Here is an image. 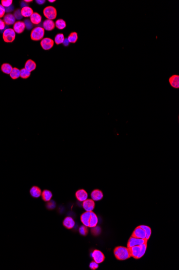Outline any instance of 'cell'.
<instances>
[{"label": "cell", "instance_id": "30bf717a", "mask_svg": "<svg viewBox=\"0 0 179 270\" xmlns=\"http://www.w3.org/2000/svg\"><path fill=\"white\" fill-rule=\"evenodd\" d=\"M75 196L76 198H77V200L80 202H83L84 201L86 200V199H88V194L86 192V190L80 189L78 190L76 192Z\"/></svg>", "mask_w": 179, "mask_h": 270}, {"label": "cell", "instance_id": "f6af8a7d", "mask_svg": "<svg viewBox=\"0 0 179 270\" xmlns=\"http://www.w3.org/2000/svg\"><path fill=\"white\" fill-rule=\"evenodd\" d=\"M24 2H32V0H31V1H29V0H28V1H26V0H25V1H24Z\"/></svg>", "mask_w": 179, "mask_h": 270}, {"label": "cell", "instance_id": "2e32d148", "mask_svg": "<svg viewBox=\"0 0 179 270\" xmlns=\"http://www.w3.org/2000/svg\"><path fill=\"white\" fill-rule=\"evenodd\" d=\"M41 193L42 191L41 189L36 185L33 186L30 190L31 196L33 198H39V197L41 196Z\"/></svg>", "mask_w": 179, "mask_h": 270}, {"label": "cell", "instance_id": "ffe728a7", "mask_svg": "<svg viewBox=\"0 0 179 270\" xmlns=\"http://www.w3.org/2000/svg\"><path fill=\"white\" fill-rule=\"evenodd\" d=\"M15 18L13 15L11 14H7L3 18V21L5 22V24L7 25H12L15 24Z\"/></svg>", "mask_w": 179, "mask_h": 270}, {"label": "cell", "instance_id": "5bb4252c", "mask_svg": "<svg viewBox=\"0 0 179 270\" xmlns=\"http://www.w3.org/2000/svg\"><path fill=\"white\" fill-rule=\"evenodd\" d=\"M169 83L170 85L174 89L179 88V76L177 74H174L169 78Z\"/></svg>", "mask_w": 179, "mask_h": 270}, {"label": "cell", "instance_id": "83f0119b", "mask_svg": "<svg viewBox=\"0 0 179 270\" xmlns=\"http://www.w3.org/2000/svg\"><path fill=\"white\" fill-rule=\"evenodd\" d=\"M10 76L13 80L18 78L20 77V70L17 68H13L10 73Z\"/></svg>", "mask_w": 179, "mask_h": 270}, {"label": "cell", "instance_id": "9c48e42d", "mask_svg": "<svg viewBox=\"0 0 179 270\" xmlns=\"http://www.w3.org/2000/svg\"><path fill=\"white\" fill-rule=\"evenodd\" d=\"M83 207L86 211H92L95 207V201L92 199H86L83 202Z\"/></svg>", "mask_w": 179, "mask_h": 270}, {"label": "cell", "instance_id": "7bdbcfd3", "mask_svg": "<svg viewBox=\"0 0 179 270\" xmlns=\"http://www.w3.org/2000/svg\"><path fill=\"white\" fill-rule=\"evenodd\" d=\"M36 2L38 3V4H39V5H43L45 3V0H37L36 1Z\"/></svg>", "mask_w": 179, "mask_h": 270}, {"label": "cell", "instance_id": "52a82bcc", "mask_svg": "<svg viewBox=\"0 0 179 270\" xmlns=\"http://www.w3.org/2000/svg\"><path fill=\"white\" fill-rule=\"evenodd\" d=\"M91 257L97 263H102L105 260V256L103 253L98 250H95L91 253Z\"/></svg>", "mask_w": 179, "mask_h": 270}, {"label": "cell", "instance_id": "60d3db41", "mask_svg": "<svg viewBox=\"0 0 179 270\" xmlns=\"http://www.w3.org/2000/svg\"><path fill=\"white\" fill-rule=\"evenodd\" d=\"M13 9H14V8H13V7L12 6H10L9 7H8V8H5V9H6V12H7V13L13 11Z\"/></svg>", "mask_w": 179, "mask_h": 270}, {"label": "cell", "instance_id": "3957f363", "mask_svg": "<svg viewBox=\"0 0 179 270\" xmlns=\"http://www.w3.org/2000/svg\"><path fill=\"white\" fill-rule=\"evenodd\" d=\"M45 29L40 26H37L33 29L31 33V38L33 41H38L43 39Z\"/></svg>", "mask_w": 179, "mask_h": 270}, {"label": "cell", "instance_id": "f35d334b", "mask_svg": "<svg viewBox=\"0 0 179 270\" xmlns=\"http://www.w3.org/2000/svg\"><path fill=\"white\" fill-rule=\"evenodd\" d=\"M5 13H6V9L5 7H3L2 5H0V18L4 17Z\"/></svg>", "mask_w": 179, "mask_h": 270}, {"label": "cell", "instance_id": "d4e9b609", "mask_svg": "<svg viewBox=\"0 0 179 270\" xmlns=\"http://www.w3.org/2000/svg\"><path fill=\"white\" fill-rule=\"evenodd\" d=\"M13 69V66L8 63H4L1 66L2 71L6 74H10Z\"/></svg>", "mask_w": 179, "mask_h": 270}, {"label": "cell", "instance_id": "603a6c76", "mask_svg": "<svg viewBox=\"0 0 179 270\" xmlns=\"http://www.w3.org/2000/svg\"><path fill=\"white\" fill-rule=\"evenodd\" d=\"M36 66L35 63L31 59H28L25 64V68L30 72L34 71L36 69Z\"/></svg>", "mask_w": 179, "mask_h": 270}, {"label": "cell", "instance_id": "484cf974", "mask_svg": "<svg viewBox=\"0 0 179 270\" xmlns=\"http://www.w3.org/2000/svg\"><path fill=\"white\" fill-rule=\"evenodd\" d=\"M55 25L57 28L60 30H63L66 27V22H65V20L62 19H58L56 20V22L55 23Z\"/></svg>", "mask_w": 179, "mask_h": 270}, {"label": "cell", "instance_id": "e0dca14e", "mask_svg": "<svg viewBox=\"0 0 179 270\" xmlns=\"http://www.w3.org/2000/svg\"><path fill=\"white\" fill-rule=\"evenodd\" d=\"M63 226L68 229H71L75 227V222L71 217H67L63 221Z\"/></svg>", "mask_w": 179, "mask_h": 270}, {"label": "cell", "instance_id": "1f68e13d", "mask_svg": "<svg viewBox=\"0 0 179 270\" xmlns=\"http://www.w3.org/2000/svg\"><path fill=\"white\" fill-rule=\"evenodd\" d=\"M46 207L48 210H53L56 207V203L53 200H50L47 202L46 204Z\"/></svg>", "mask_w": 179, "mask_h": 270}, {"label": "cell", "instance_id": "836d02e7", "mask_svg": "<svg viewBox=\"0 0 179 270\" xmlns=\"http://www.w3.org/2000/svg\"><path fill=\"white\" fill-rule=\"evenodd\" d=\"M13 1L12 0H2L1 1L2 6L5 8H8L10 6H11V5L13 4Z\"/></svg>", "mask_w": 179, "mask_h": 270}, {"label": "cell", "instance_id": "e575fe53", "mask_svg": "<svg viewBox=\"0 0 179 270\" xmlns=\"http://www.w3.org/2000/svg\"><path fill=\"white\" fill-rule=\"evenodd\" d=\"M91 232H92V233L93 235L97 236L98 235H99L100 232H101V229H100V227L95 226V227H93V228H92Z\"/></svg>", "mask_w": 179, "mask_h": 270}, {"label": "cell", "instance_id": "ee69618b", "mask_svg": "<svg viewBox=\"0 0 179 270\" xmlns=\"http://www.w3.org/2000/svg\"><path fill=\"white\" fill-rule=\"evenodd\" d=\"M26 6H28L26 5L25 2L23 1V2H22L21 3V7H23H23H26Z\"/></svg>", "mask_w": 179, "mask_h": 270}, {"label": "cell", "instance_id": "5b68a950", "mask_svg": "<svg viewBox=\"0 0 179 270\" xmlns=\"http://www.w3.org/2000/svg\"><path fill=\"white\" fill-rule=\"evenodd\" d=\"M43 15L48 20H53L55 19L57 16V10L56 8L53 6H48L43 9Z\"/></svg>", "mask_w": 179, "mask_h": 270}, {"label": "cell", "instance_id": "bcb514c9", "mask_svg": "<svg viewBox=\"0 0 179 270\" xmlns=\"http://www.w3.org/2000/svg\"><path fill=\"white\" fill-rule=\"evenodd\" d=\"M55 0H53V1H52V0H49V1H48V2H50V3L54 2H55Z\"/></svg>", "mask_w": 179, "mask_h": 270}, {"label": "cell", "instance_id": "44dd1931", "mask_svg": "<svg viewBox=\"0 0 179 270\" xmlns=\"http://www.w3.org/2000/svg\"><path fill=\"white\" fill-rule=\"evenodd\" d=\"M42 20L41 15L37 13H33L32 15L31 16L30 21L32 24H39L40 23Z\"/></svg>", "mask_w": 179, "mask_h": 270}, {"label": "cell", "instance_id": "d6986e66", "mask_svg": "<svg viewBox=\"0 0 179 270\" xmlns=\"http://www.w3.org/2000/svg\"><path fill=\"white\" fill-rule=\"evenodd\" d=\"M55 27V23L53 20H46L43 23V28L47 31H51L53 30Z\"/></svg>", "mask_w": 179, "mask_h": 270}, {"label": "cell", "instance_id": "d590c367", "mask_svg": "<svg viewBox=\"0 0 179 270\" xmlns=\"http://www.w3.org/2000/svg\"><path fill=\"white\" fill-rule=\"evenodd\" d=\"M13 16H14V17L15 18V19H17V20H21L23 18V16L22 15L21 11L20 9L16 10L15 11L14 14H13Z\"/></svg>", "mask_w": 179, "mask_h": 270}, {"label": "cell", "instance_id": "4dcf8cb0", "mask_svg": "<svg viewBox=\"0 0 179 270\" xmlns=\"http://www.w3.org/2000/svg\"><path fill=\"white\" fill-rule=\"evenodd\" d=\"M140 227H141L146 233V240H149L151 235V228L146 225H140Z\"/></svg>", "mask_w": 179, "mask_h": 270}, {"label": "cell", "instance_id": "8992f818", "mask_svg": "<svg viewBox=\"0 0 179 270\" xmlns=\"http://www.w3.org/2000/svg\"><path fill=\"white\" fill-rule=\"evenodd\" d=\"M147 243V240L140 239V238H138L132 236L130 238V239L128 242L127 248H130L132 246L140 245L144 244V243Z\"/></svg>", "mask_w": 179, "mask_h": 270}, {"label": "cell", "instance_id": "f1b7e54d", "mask_svg": "<svg viewBox=\"0 0 179 270\" xmlns=\"http://www.w3.org/2000/svg\"><path fill=\"white\" fill-rule=\"evenodd\" d=\"M65 39V36L63 34H58L55 36L54 41L57 45H59V44L63 43Z\"/></svg>", "mask_w": 179, "mask_h": 270}, {"label": "cell", "instance_id": "277c9868", "mask_svg": "<svg viewBox=\"0 0 179 270\" xmlns=\"http://www.w3.org/2000/svg\"><path fill=\"white\" fill-rule=\"evenodd\" d=\"M16 33L13 29L8 28L6 29L3 33V38L5 42L12 43L15 39Z\"/></svg>", "mask_w": 179, "mask_h": 270}, {"label": "cell", "instance_id": "74e56055", "mask_svg": "<svg viewBox=\"0 0 179 270\" xmlns=\"http://www.w3.org/2000/svg\"><path fill=\"white\" fill-rule=\"evenodd\" d=\"M24 23L25 24L26 29L28 30H30L33 28L32 23H31L30 20H26L24 21Z\"/></svg>", "mask_w": 179, "mask_h": 270}, {"label": "cell", "instance_id": "ba28073f", "mask_svg": "<svg viewBox=\"0 0 179 270\" xmlns=\"http://www.w3.org/2000/svg\"><path fill=\"white\" fill-rule=\"evenodd\" d=\"M54 41L50 38H45L40 42L41 47L45 50H50L54 46Z\"/></svg>", "mask_w": 179, "mask_h": 270}, {"label": "cell", "instance_id": "ab89813d", "mask_svg": "<svg viewBox=\"0 0 179 270\" xmlns=\"http://www.w3.org/2000/svg\"><path fill=\"white\" fill-rule=\"evenodd\" d=\"M6 27V24L5 22L3 21V20L0 19V30H2L3 29H5Z\"/></svg>", "mask_w": 179, "mask_h": 270}, {"label": "cell", "instance_id": "f546056e", "mask_svg": "<svg viewBox=\"0 0 179 270\" xmlns=\"http://www.w3.org/2000/svg\"><path fill=\"white\" fill-rule=\"evenodd\" d=\"M31 76V72L28 70H26L25 68H23L20 70V77L23 79H27L29 78Z\"/></svg>", "mask_w": 179, "mask_h": 270}, {"label": "cell", "instance_id": "4316f807", "mask_svg": "<svg viewBox=\"0 0 179 270\" xmlns=\"http://www.w3.org/2000/svg\"><path fill=\"white\" fill-rule=\"evenodd\" d=\"M68 40L69 43H75L78 40V34L76 32H72V33L68 36Z\"/></svg>", "mask_w": 179, "mask_h": 270}, {"label": "cell", "instance_id": "8fae6325", "mask_svg": "<svg viewBox=\"0 0 179 270\" xmlns=\"http://www.w3.org/2000/svg\"><path fill=\"white\" fill-rule=\"evenodd\" d=\"M132 236L140 239L146 240V233L144 230L140 227H137L136 229H135Z\"/></svg>", "mask_w": 179, "mask_h": 270}, {"label": "cell", "instance_id": "8d00e7d4", "mask_svg": "<svg viewBox=\"0 0 179 270\" xmlns=\"http://www.w3.org/2000/svg\"><path fill=\"white\" fill-rule=\"evenodd\" d=\"M99 264L97 263L95 261H92L89 265V267L91 268V270H96L97 268H99Z\"/></svg>", "mask_w": 179, "mask_h": 270}, {"label": "cell", "instance_id": "7c38bea8", "mask_svg": "<svg viewBox=\"0 0 179 270\" xmlns=\"http://www.w3.org/2000/svg\"><path fill=\"white\" fill-rule=\"evenodd\" d=\"M91 211H86L82 214L80 216V220L83 224L86 227H89V222L91 218Z\"/></svg>", "mask_w": 179, "mask_h": 270}, {"label": "cell", "instance_id": "9a60e30c", "mask_svg": "<svg viewBox=\"0 0 179 270\" xmlns=\"http://www.w3.org/2000/svg\"><path fill=\"white\" fill-rule=\"evenodd\" d=\"M91 198L94 201H100L104 197L103 192L99 189L93 190L91 194Z\"/></svg>", "mask_w": 179, "mask_h": 270}, {"label": "cell", "instance_id": "4fadbf2b", "mask_svg": "<svg viewBox=\"0 0 179 270\" xmlns=\"http://www.w3.org/2000/svg\"><path fill=\"white\" fill-rule=\"evenodd\" d=\"M26 28L25 24L24 22L22 21H17L15 22L13 25V29L15 32L17 34H21L24 31L25 29Z\"/></svg>", "mask_w": 179, "mask_h": 270}, {"label": "cell", "instance_id": "ac0fdd59", "mask_svg": "<svg viewBox=\"0 0 179 270\" xmlns=\"http://www.w3.org/2000/svg\"><path fill=\"white\" fill-rule=\"evenodd\" d=\"M41 196L43 201L47 202L48 201L51 200L53 197V194L52 192L49 190H43L41 193Z\"/></svg>", "mask_w": 179, "mask_h": 270}, {"label": "cell", "instance_id": "7402d4cb", "mask_svg": "<svg viewBox=\"0 0 179 270\" xmlns=\"http://www.w3.org/2000/svg\"><path fill=\"white\" fill-rule=\"evenodd\" d=\"M21 11V14H22L23 17H25V18L31 17V16L33 14L32 9L31 7H28V6L22 8Z\"/></svg>", "mask_w": 179, "mask_h": 270}, {"label": "cell", "instance_id": "b9f144b4", "mask_svg": "<svg viewBox=\"0 0 179 270\" xmlns=\"http://www.w3.org/2000/svg\"><path fill=\"white\" fill-rule=\"evenodd\" d=\"M63 44L64 45V46H69V42L67 38H65V41H64L63 43Z\"/></svg>", "mask_w": 179, "mask_h": 270}, {"label": "cell", "instance_id": "cb8c5ba5", "mask_svg": "<svg viewBox=\"0 0 179 270\" xmlns=\"http://www.w3.org/2000/svg\"><path fill=\"white\" fill-rule=\"evenodd\" d=\"M98 223V218L97 216L95 213H94L92 211H91V218L89 222V227L90 228H93L97 226Z\"/></svg>", "mask_w": 179, "mask_h": 270}, {"label": "cell", "instance_id": "d6a6232c", "mask_svg": "<svg viewBox=\"0 0 179 270\" xmlns=\"http://www.w3.org/2000/svg\"><path fill=\"white\" fill-rule=\"evenodd\" d=\"M79 232L82 236H86L88 233V227L85 225H82L79 228Z\"/></svg>", "mask_w": 179, "mask_h": 270}, {"label": "cell", "instance_id": "6da1fadb", "mask_svg": "<svg viewBox=\"0 0 179 270\" xmlns=\"http://www.w3.org/2000/svg\"><path fill=\"white\" fill-rule=\"evenodd\" d=\"M147 248V244L144 243L140 245L132 246L129 248L130 256L136 259L140 258L144 256Z\"/></svg>", "mask_w": 179, "mask_h": 270}, {"label": "cell", "instance_id": "7a4b0ae2", "mask_svg": "<svg viewBox=\"0 0 179 270\" xmlns=\"http://www.w3.org/2000/svg\"><path fill=\"white\" fill-rule=\"evenodd\" d=\"M115 256L119 260H125L129 259L130 256L129 249L123 246H119L114 251Z\"/></svg>", "mask_w": 179, "mask_h": 270}]
</instances>
